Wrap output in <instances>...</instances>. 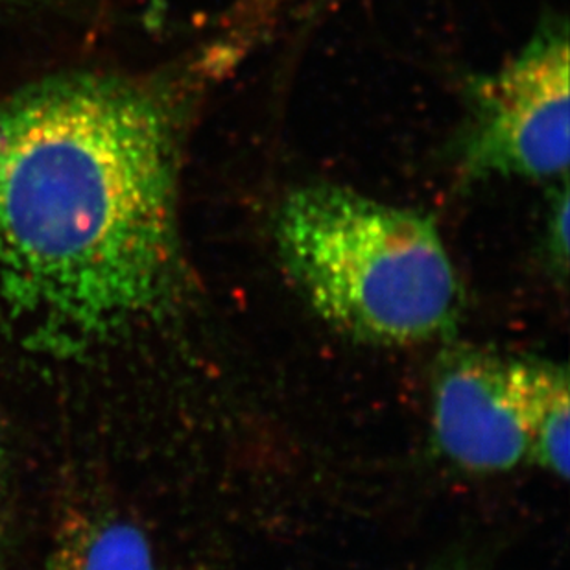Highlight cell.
Returning <instances> with one entry per match:
<instances>
[{"mask_svg":"<svg viewBox=\"0 0 570 570\" xmlns=\"http://www.w3.org/2000/svg\"><path fill=\"white\" fill-rule=\"evenodd\" d=\"M432 423L440 451L468 471L502 473L530 462L501 356L473 350L446 356L434 382Z\"/></svg>","mask_w":570,"mask_h":570,"instance_id":"cell-4","label":"cell"},{"mask_svg":"<svg viewBox=\"0 0 570 570\" xmlns=\"http://www.w3.org/2000/svg\"><path fill=\"white\" fill-rule=\"evenodd\" d=\"M507 377L511 404L527 436L530 462L566 482L570 458L567 367L544 358H510Z\"/></svg>","mask_w":570,"mask_h":570,"instance_id":"cell-5","label":"cell"},{"mask_svg":"<svg viewBox=\"0 0 570 570\" xmlns=\"http://www.w3.org/2000/svg\"><path fill=\"white\" fill-rule=\"evenodd\" d=\"M39 570H159L145 532L104 511L65 521Z\"/></svg>","mask_w":570,"mask_h":570,"instance_id":"cell-6","label":"cell"},{"mask_svg":"<svg viewBox=\"0 0 570 570\" xmlns=\"http://www.w3.org/2000/svg\"><path fill=\"white\" fill-rule=\"evenodd\" d=\"M65 0H0V13H22V11L56 10Z\"/></svg>","mask_w":570,"mask_h":570,"instance_id":"cell-8","label":"cell"},{"mask_svg":"<svg viewBox=\"0 0 570 570\" xmlns=\"http://www.w3.org/2000/svg\"><path fill=\"white\" fill-rule=\"evenodd\" d=\"M275 243L297 291L325 322L375 345H414L454 325L460 283L431 216L350 187L291 190Z\"/></svg>","mask_w":570,"mask_h":570,"instance_id":"cell-2","label":"cell"},{"mask_svg":"<svg viewBox=\"0 0 570 570\" xmlns=\"http://www.w3.org/2000/svg\"><path fill=\"white\" fill-rule=\"evenodd\" d=\"M569 181L560 179L550 198L549 213H547V255L556 272L566 277L569 268Z\"/></svg>","mask_w":570,"mask_h":570,"instance_id":"cell-7","label":"cell"},{"mask_svg":"<svg viewBox=\"0 0 570 570\" xmlns=\"http://www.w3.org/2000/svg\"><path fill=\"white\" fill-rule=\"evenodd\" d=\"M569 60L567 22H549L507 63L469 83L456 145L463 184L567 178Z\"/></svg>","mask_w":570,"mask_h":570,"instance_id":"cell-3","label":"cell"},{"mask_svg":"<svg viewBox=\"0 0 570 570\" xmlns=\"http://www.w3.org/2000/svg\"><path fill=\"white\" fill-rule=\"evenodd\" d=\"M189 117L173 75L63 70L0 98V299L28 347L83 355L176 305Z\"/></svg>","mask_w":570,"mask_h":570,"instance_id":"cell-1","label":"cell"},{"mask_svg":"<svg viewBox=\"0 0 570 570\" xmlns=\"http://www.w3.org/2000/svg\"><path fill=\"white\" fill-rule=\"evenodd\" d=\"M0 458H2V452H0Z\"/></svg>","mask_w":570,"mask_h":570,"instance_id":"cell-9","label":"cell"}]
</instances>
